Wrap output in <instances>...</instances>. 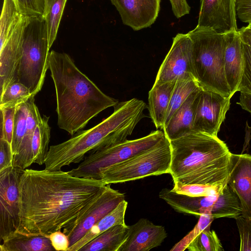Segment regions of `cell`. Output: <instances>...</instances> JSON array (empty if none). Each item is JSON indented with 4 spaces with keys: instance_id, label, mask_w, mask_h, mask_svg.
<instances>
[{
    "instance_id": "cell-3",
    "label": "cell",
    "mask_w": 251,
    "mask_h": 251,
    "mask_svg": "<svg viewBox=\"0 0 251 251\" xmlns=\"http://www.w3.org/2000/svg\"><path fill=\"white\" fill-rule=\"evenodd\" d=\"M113 113L96 126L79 130L68 140L51 146L46 154L45 169L61 170L64 166L82 161L91 151L112 146L127 140L145 117L146 103L133 98L118 102Z\"/></svg>"
},
{
    "instance_id": "cell-26",
    "label": "cell",
    "mask_w": 251,
    "mask_h": 251,
    "mask_svg": "<svg viewBox=\"0 0 251 251\" xmlns=\"http://www.w3.org/2000/svg\"><path fill=\"white\" fill-rule=\"evenodd\" d=\"M49 118L46 115L42 117L34 130L31 142L32 164L39 165L44 164L50 137V127L48 123Z\"/></svg>"
},
{
    "instance_id": "cell-39",
    "label": "cell",
    "mask_w": 251,
    "mask_h": 251,
    "mask_svg": "<svg viewBox=\"0 0 251 251\" xmlns=\"http://www.w3.org/2000/svg\"><path fill=\"white\" fill-rule=\"evenodd\" d=\"M14 154L11 144L2 138H0V171L13 166Z\"/></svg>"
},
{
    "instance_id": "cell-16",
    "label": "cell",
    "mask_w": 251,
    "mask_h": 251,
    "mask_svg": "<svg viewBox=\"0 0 251 251\" xmlns=\"http://www.w3.org/2000/svg\"><path fill=\"white\" fill-rule=\"evenodd\" d=\"M116 7L124 25L134 31L151 26L160 8V0H109Z\"/></svg>"
},
{
    "instance_id": "cell-9",
    "label": "cell",
    "mask_w": 251,
    "mask_h": 251,
    "mask_svg": "<svg viewBox=\"0 0 251 251\" xmlns=\"http://www.w3.org/2000/svg\"><path fill=\"white\" fill-rule=\"evenodd\" d=\"M24 170L11 166L0 171V242L17 231L19 224L20 178Z\"/></svg>"
},
{
    "instance_id": "cell-14",
    "label": "cell",
    "mask_w": 251,
    "mask_h": 251,
    "mask_svg": "<svg viewBox=\"0 0 251 251\" xmlns=\"http://www.w3.org/2000/svg\"><path fill=\"white\" fill-rule=\"evenodd\" d=\"M236 0H201L197 25L226 34L238 30Z\"/></svg>"
},
{
    "instance_id": "cell-30",
    "label": "cell",
    "mask_w": 251,
    "mask_h": 251,
    "mask_svg": "<svg viewBox=\"0 0 251 251\" xmlns=\"http://www.w3.org/2000/svg\"><path fill=\"white\" fill-rule=\"evenodd\" d=\"M32 97H34L26 86L15 81L0 93V107L16 106L26 102Z\"/></svg>"
},
{
    "instance_id": "cell-17",
    "label": "cell",
    "mask_w": 251,
    "mask_h": 251,
    "mask_svg": "<svg viewBox=\"0 0 251 251\" xmlns=\"http://www.w3.org/2000/svg\"><path fill=\"white\" fill-rule=\"evenodd\" d=\"M227 184L237 196L242 216L251 220V155L231 153Z\"/></svg>"
},
{
    "instance_id": "cell-41",
    "label": "cell",
    "mask_w": 251,
    "mask_h": 251,
    "mask_svg": "<svg viewBox=\"0 0 251 251\" xmlns=\"http://www.w3.org/2000/svg\"><path fill=\"white\" fill-rule=\"evenodd\" d=\"M236 14L242 22L251 23V0H236Z\"/></svg>"
},
{
    "instance_id": "cell-34",
    "label": "cell",
    "mask_w": 251,
    "mask_h": 251,
    "mask_svg": "<svg viewBox=\"0 0 251 251\" xmlns=\"http://www.w3.org/2000/svg\"><path fill=\"white\" fill-rule=\"evenodd\" d=\"M224 186L212 187L198 184L181 185L174 184L172 191L191 197H201L218 194Z\"/></svg>"
},
{
    "instance_id": "cell-15",
    "label": "cell",
    "mask_w": 251,
    "mask_h": 251,
    "mask_svg": "<svg viewBox=\"0 0 251 251\" xmlns=\"http://www.w3.org/2000/svg\"><path fill=\"white\" fill-rule=\"evenodd\" d=\"M30 16L23 14L18 25L0 47V93L15 81L22 55L24 33Z\"/></svg>"
},
{
    "instance_id": "cell-23",
    "label": "cell",
    "mask_w": 251,
    "mask_h": 251,
    "mask_svg": "<svg viewBox=\"0 0 251 251\" xmlns=\"http://www.w3.org/2000/svg\"><path fill=\"white\" fill-rule=\"evenodd\" d=\"M127 202L122 201L113 210L94 225L80 240L70 246L68 251H78L101 233L117 225H126L125 216Z\"/></svg>"
},
{
    "instance_id": "cell-43",
    "label": "cell",
    "mask_w": 251,
    "mask_h": 251,
    "mask_svg": "<svg viewBox=\"0 0 251 251\" xmlns=\"http://www.w3.org/2000/svg\"><path fill=\"white\" fill-rule=\"evenodd\" d=\"M242 109L251 113V94L240 92L239 101L237 102Z\"/></svg>"
},
{
    "instance_id": "cell-13",
    "label": "cell",
    "mask_w": 251,
    "mask_h": 251,
    "mask_svg": "<svg viewBox=\"0 0 251 251\" xmlns=\"http://www.w3.org/2000/svg\"><path fill=\"white\" fill-rule=\"evenodd\" d=\"M125 194L106 184L103 191L95 200L86 212L70 227L63 229L70 241V247L80 240L87 231L123 201Z\"/></svg>"
},
{
    "instance_id": "cell-29",
    "label": "cell",
    "mask_w": 251,
    "mask_h": 251,
    "mask_svg": "<svg viewBox=\"0 0 251 251\" xmlns=\"http://www.w3.org/2000/svg\"><path fill=\"white\" fill-rule=\"evenodd\" d=\"M199 87L198 83L192 79L179 80L176 81L170 100L163 127L189 95Z\"/></svg>"
},
{
    "instance_id": "cell-2",
    "label": "cell",
    "mask_w": 251,
    "mask_h": 251,
    "mask_svg": "<svg viewBox=\"0 0 251 251\" xmlns=\"http://www.w3.org/2000/svg\"><path fill=\"white\" fill-rule=\"evenodd\" d=\"M49 69L56 91L58 126L72 136L118 102L103 93L66 53L50 52Z\"/></svg>"
},
{
    "instance_id": "cell-4",
    "label": "cell",
    "mask_w": 251,
    "mask_h": 251,
    "mask_svg": "<svg viewBox=\"0 0 251 251\" xmlns=\"http://www.w3.org/2000/svg\"><path fill=\"white\" fill-rule=\"evenodd\" d=\"M170 142L169 174L174 184L212 187L227 184L232 153L217 136L193 132Z\"/></svg>"
},
{
    "instance_id": "cell-22",
    "label": "cell",
    "mask_w": 251,
    "mask_h": 251,
    "mask_svg": "<svg viewBox=\"0 0 251 251\" xmlns=\"http://www.w3.org/2000/svg\"><path fill=\"white\" fill-rule=\"evenodd\" d=\"M34 97L27 101L26 128L17 154L14 155L13 166L25 170L31 163V142L34 130L42 117L34 102Z\"/></svg>"
},
{
    "instance_id": "cell-25",
    "label": "cell",
    "mask_w": 251,
    "mask_h": 251,
    "mask_svg": "<svg viewBox=\"0 0 251 251\" xmlns=\"http://www.w3.org/2000/svg\"><path fill=\"white\" fill-rule=\"evenodd\" d=\"M128 226L115 225L100 234L81 248L80 251H118L126 241Z\"/></svg>"
},
{
    "instance_id": "cell-40",
    "label": "cell",
    "mask_w": 251,
    "mask_h": 251,
    "mask_svg": "<svg viewBox=\"0 0 251 251\" xmlns=\"http://www.w3.org/2000/svg\"><path fill=\"white\" fill-rule=\"evenodd\" d=\"M49 238L54 250L68 251L70 247L69 239L61 230L51 233Z\"/></svg>"
},
{
    "instance_id": "cell-8",
    "label": "cell",
    "mask_w": 251,
    "mask_h": 251,
    "mask_svg": "<svg viewBox=\"0 0 251 251\" xmlns=\"http://www.w3.org/2000/svg\"><path fill=\"white\" fill-rule=\"evenodd\" d=\"M165 137L163 130H157L136 139L91 151L81 163L69 173L79 177L99 179V170L124 161L149 149Z\"/></svg>"
},
{
    "instance_id": "cell-24",
    "label": "cell",
    "mask_w": 251,
    "mask_h": 251,
    "mask_svg": "<svg viewBox=\"0 0 251 251\" xmlns=\"http://www.w3.org/2000/svg\"><path fill=\"white\" fill-rule=\"evenodd\" d=\"M49 238L42 235H26L15 231L1 243L0 251H52Z\"/></svg>"
},
{
    "instance_id": "cell-7",
    "label": "cell",
    "mask_w": 251,
    "mask_h": 251,
    "mask_svg": "<svg viewBox=\"0 0 251 251\" xmlns=\"http://www.w3.org/2000/svg\"><path fill=\"white\" fill-rule=\"evenodd\" d=\"M171 156L170 142L165 136L149 149L100 169L99 179L106 185L169 174Z\"/></svg>"
},
{
    "instance_id": "cell-45",
    "label": "cell",
    "mask_w": 251,
    "mask_h": 251,
    "mask_svg": "<svg viewBox=\"0 0 251 251\" xmlns=\"http://www.w3.org/2000/svg\"><path fill=\"white\" fill-rule=\"evenodd\" d=\"M247 26L250 28L251 29V23H249L248 25H247Z\"/></svg>"
},
{
    "instance_id": "cell-38",
    "label": "cell",
    "mask_w": 251,
    "mask_h": 251,
    "mask_svg": "<svg viewBox=\"0 0 251 251\" xmlns=\"http://www.w3.org/2000/svg\"><path fill=\"white\" fill-rule=\"evenodd\" d=\"M45 0H16L22 13L28 16H42Z\"/></svg>"
},
{
    "instance_id": "cell-37",
    "label": "cell",
    "mask_w": 251,
    "mask_h": 251,
    "mask_svg": "<svg viewBox=\"0 0 251 251\" xmlns=\"http://www.w3.org/2000/svg\"><path fill=\"white\" fill-rule=\"evenodd\" d=\"M235 219L240 237L239 250L251 251V220L242 215Z\"/></svg>"
},
{
    "instance_id": "cell-5",
    "label": "cell",
    "mask_w": 251,
    "mask_h": 251,
    "mask_svg": "<svg viewBox=\"0 0 251 251\" xmlns=\"http://www.w3.org/2000/svg\"><path fill=\"white\" fill-rule=\"evenodd\" d=\"M187 34L193 43V66L199 86L231 98L224 69L225 34L198 25Z\"/></svg>"
},
{
    "instance_id": "cell-1",
    "label": "cell",
    "mask_w": 251,
    "mask_h": 251,
    "mask_svg": "<svg viewBox=\"0 0 251 251\" xmlns=\"http://www.w3.org/2000/svg\"><path fill=\"white\" fill-rule=\"evenodd\" d=\"M100 179L73 176L68 172L25 169L19 181V224L17 232L49 237L73 225L103 191Z\"/></svg>"
},
{
    "instance_id": "cell-11",
    "label": "cell",
    "mask_w": 251,
    "mask_h": 251,
    "mask_svg": "<svg viewBox=\"0 0 251 251\" xmlns=\"http://www.w3.org/2000/svg\"><path fill=\"white\" fill-rule=\"evenodd\" d=\"M230 98L201 88L196 105L193 131L217 136L229 108Z\"/></svg>"
},
{
    "instance_id": "cell-10",
    "label": "cell",
    "mask_w": 251,
    "mask_h": 251,
    "mask_svg": "<svg viewBox=\"0 0 251 251\" xmlns=\"http://www.w3.org/2000/svg\"><path fill=\"white\" fill-rule=\"evenodd\" d=\"M189 79L196 81L193 43L187 33H178L173 39L172 46L159 69L154 83Z\"/></svg>"
},
{
    "instance_id": "cell-42",
    "label": "cell",
    "mask_w": 251,
    "mask_h": 251,
    "mask_svg": "<svg viewBox=\"0 0 251 251\" xmlns=\"http://www.w3.org/2000/svg\"><path fill=\"white\" fill-rule=\"evenodd\" d=\"M175 17L179 19L190 13L191 7L186 0H170Z\"/></svg>"
},
{
    "instance_id": "cell-35",
    "label": "cell",
    "mask_w": 251,
    "mask_h": 251,
    "mask_svg": "<svg viewBox=\"0 0 251 251\" xmlns=\"http://www.w3.org/2000/svg\"><path fill=\"white\" fill-rule=\"evenodd\" d=\"M16 106L0 107L1 113L0 137L11 144L14 126Z\"/></svg>"
},
{
    "instance_id": "cell-20",
    "label": "cell",
    "mask_w": 251,
    "mask_h": 251,
    "mask_svg": "<svg viewBox=\"0 0 251 251\" xmlns=\"http://www.w3.org/2000/svg\"><path fill=\"white\" fill-rule=\"evenodd\" d=\"M199 87L192 92L175 112L162 130L170 141L193 132V122Z\"/></svg>"
},
{
    "instance_id": "cell-31",
    "label": "cell",
    "mask_w": 251,
    "mask_h": 251,
    "mask_svg": "<svg viewBox=\"0 0 251 251\" xmlns=\"http://www.w3.org/2000/svg\"><path fill=\"white\" fill-rule=\"evenodd\" d=\"M190 251H223L220 239L214 230L206 229L200 232L188 246Z\"/></svg>"
},
{
    "instance_id": "cell-33",
    "label": "cell",
    "mask_w": 251,
    "mask_h": 251,
    "mask_svg": "<svg viewBox=\"0 0 251 251\" xmlns=\"http://www.w3.org/2000/svg\"><path fill=\"white\" fill-rule=\"evenodd\" d=\"M214 219L210 214H204L199 216V219L194 228L180 241L175 244L170 250L171 251H183L187 249L188 246L202 231L210 228L211 224Z\"/></svg>"
},
{
    "instance_id": "cell-44",
    "label": "cell",
    "mask_w": 251,
    "mask_h": 251,
    "mask_svg": "<svg viewBox=\"0 0 251 251\" xmlns=\"http://www.w3.org/2000/svg\"><path fill=\"white\" fill-rule=\"evenodd\" d=\"M241 41L251 48V29L247 26L238 29Z\"/></svg>"
},
{
    "instance_id": "cell-19",
    "label": "cell",
    "mask_w": 251,
    "mask_h": 251,
    "mask_svg": "<svg viewBox=\"0 0 251 251\" xmlns=\"http://www.w3.org/2000/svg\"><path fill=\"white\" fill-rule=\"evenodd\" d=\"M224 69L226 80L232 96L238 91L242 77L244 59L238 30L225 34Z\"/></svg>"
},
{
    "instance_id": "cell-27",
    "label": "cell",
    "mask_w": 251,
    "mask_h": 251,
    "mask_svg": "<svg viewBox=\"0 0 251 251\" xmlns=\"http://www.w3.org/2000/svg\"><path fill=\"white\" fill-rule=\"evenodd\" d=\"M67 0H45L42 17L45 21L50 49L55 41Z\"/></svg>"
},
{
    "instance_id": "cell-6",
    "label": "cell",
    "mask_w": 251,
    "mask_h": 251,
    "mask_svg": "<svg viewBox=\"0 0 251 251\" xmlns=\"http://www.w3.org/2000/svg\"><path fill=\"white\" fill-rule=\"evenodd\" d=\"M50 48L42 16L29 17L23 37L22 55L15 81L26 86L32 97L41 90L49 69Z\"/></svg>"
},
{
    "instance_id": "cell-28",
    "label": "cell",
    "mask_w": 251,
    "mask_h": 251,
    "mask_svg": "<svg viewBox=\"0 0 251 251\" xmlns=\"http://www.w3.org/2000/svg\"><path fill=\"white\" fill-rule=\"evenodd\" d=\"M23 15L16 0H3L0 19V46L16 28Z\"/></svg>"
},
{
    "instance_id": "cell-36",
    "label": "cell",
    "mask_w": 251,
    "mask_h": 251,
    "mask_svg": "<svg viewBox=\"0 0 251 251\" xmlns=\"http://www.w3.org/2000/svg\"><path fill=\"white\" fill-rule=\"evenodd\" d=\"M244 66L238 91L251 94V48L242 42Z\"/></svg>"
},
{
    "instance_id": "cell-21",
    "label": "cell",
    "mask_w": 251,
    "mask_h": 251,
    "mask_svg": "<svg viewBox=\"0 0 251 251\" xmlns=\"http://www.w3.org/2000/svg\"><path fill=\"white\" fill-rule=\"evenodd\" d=\"M176 81L155 83L148 94V110L156 129L162 130L171 97Z\"/></svg>"
},
{
    "instance_id": "cell-32",
    "label": "cell",
    "mask_w": 251,
    "mask_h": 251,
    "mask_svg": "<svg viewBox=\"0 0 251 251\" xmlns=\"http://www.w3.org/2000/svg\"><path fill=\"white\" fill-rule=\"evenodd\" d=\"M27 101L20 104L16 107L12 140L11 144L14 155L18 152L26 130L28 112Z\"/></svg>"
},
{
    "instance_id": "cell-12",
    "label": "cell",
    "mask_w": 251,
    "mask_h": 251,
    "mask_svg": "<svg viewBox=\"0 0 251 251\" xmlns=\"http://www.w3.org/2000/svg\"><path fill=\"white\" fill-rule=\"evenodd\" d=\"M163 200L176 211L200 216L207 214L214 218L224 217L227 210V199L223 193L201 197H191L164 188L159 194Z\"/></svg>"
},
{
    "instance_id": "cell-18",
    "label": "cell",
    "mask_w": 251,
    "mask_h": 251,
    "mask_svg": "<svg viewBox=\"0 0 251 251\" xmlns=\"http://www.w3.org/2000/svg\"><path fill=\"white\" fill-rule=\"evenodd\" d=\"M128 227L127 238L118 251H148L160 246L167 237L164 226L146 219H140Z\"/></svg>"
}]
</instances>
